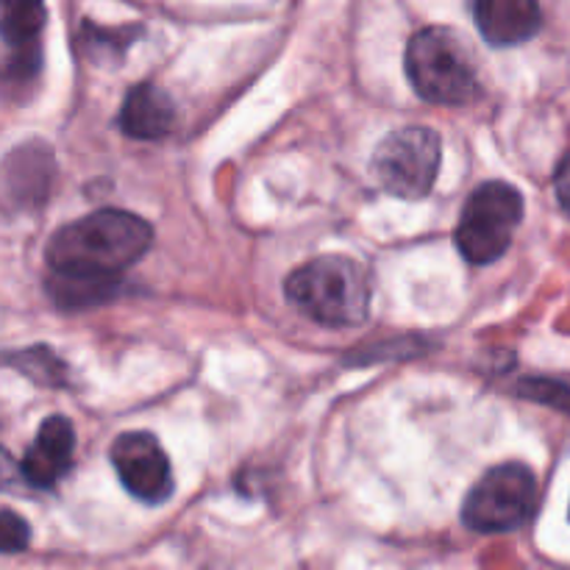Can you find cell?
I'll return each mask as SVG.
<instances>
[{"instance_id":"1","label":"cell","mask_w":570,"mask_h":570,"mask_svg":"<svg viewBox=\"0 0 570 570\" xmlns=\"http://www.w3.org/2000/svg\"><path fill=\"white\" fill-rule=\"evenodd\" d=\"M154 245L148 220L122 209H100L56 228L45 248L53 276L120 282Z\"/></svg>"},{"instance_id":"2","label":"cell","mask_w":570,"mask_h":570,"mask_svg":"<svg viewBox=\"0 0 570 570\" xmlns=\"http://www.w3.org/2000/svg\"><path fill=\"white\" fill-rule=\"evenodd\" d=\"M287 298L321 326H360L371 312V282L348 256H317L284 282Z\"/></svg>"},{"instance_id":"3","label":"cell","mask_w":570,"mask_h":570,"mask_svg":"<svg viewBox=\"0 0 570 570\" xmlns=\"http://www.w3.org/2000/svg\"><path fill=\"white\" fill-rule=\"evenodd\" d=\"M406 76L423 100L438 106L471 104L479 92L471 50L445 26H429L410 39Z\"/></svg>"},{"instance_id":"4","label":"cell","mask_w":570,"mask_h":570,"mask_svg":"<svg viewBox=\"0 0 570 570\" xmlns=\"http://www.w3.org/2000/svg\"><path fill=\"white\" fill-rule=\"evenodd\" d=\"M521 220L523 195L507 181H488L462 206L454 243L471 265H490L510 250Z\"/></svg>"},{"instance_id":"5","label":"cell","mask_w":570,"mask_h":570,"mask_svg":"<svg viewBox=\"0 0 570 570\" xmlns=\"http://www.w3.org/2000/svg\"><path fill=\"white\" fill-rule=\"evenodd\" d=\"M538 510V479L521 462L495 465L473 484L462 504V523L479 534H504L527 527Z\"/></svg>"},{"instance_id":"6","label":"cell","mask_w":570,"mask_h":570,"mask_svg":"<svg viewBox=\"0 0 570 570\" xmlns=\"http://www.w3.org/2000/svg\"><path fill=\"white\" fill-rule=\"evenodd\" d=\"M443 159V142L434 128L406 126L387 134L373 150L371 170L390 195L421 200L432 193Z\"/></svg>"},{"instance_id":"7","label":"cell","mask_w":570,"mask_h":570,"mask_svg":"<svg viewBox=\"0 0 570 570\" xmlns=\"http://www.w3.org/2000/svg\"><path fill=\"white\" fill-rule=\"evenodd\" d=\"M109 460L134 499L161 504L173 495L170 460L150 432H122L111 443Z\"/></svg>"},{"instance_id":"8","label":"cell","mask_w":570,"mask_h":570,"mask_svg":"<svg viewBox=\"0 0 570 570\" xmlns=\"http://www.w3.org/2000/svg\"><path fill=\"white\" fill-rule=\"evenodd\" d=\"M76 456V429L67 417L53 415L42 421L37 438L20 460V476L31 488L50 490L70 473Z\"/></svg>"},{"instance_id":"9","label":"cell","mask_w":570,"mask_h":570,"mask_svg":"<svg viewBox=\"0 0 570 570\" xmlns=\"http://www.w3.org/2000/svg\"><path fill=\"white\" fill-rule=\"evenodd\" d=\"M473 20L484 42L510 48L532 39L540 31L543 14L538 0H476Z\"/></svg>"},{"instance_id":"10","label":"cell","mask_w":570,"mask_h":570,"mask_svg":"<svg viewBox=\"0 0 570 570\" xmlns=\"http://www.w3.org/2000/svg\"><path fill=\"white\" fill-rule=\"evenodd\" d=\"M45 28L42 0H3V37L11 48L9 78H28L39 70V31Z\"/></svg>"},{"instance_id":"11","label":"cell","mask_w":570,"mask_h":570,"mask_svg":"<svg viewBox=\"0 0 570 570\" xmlns=\"http://www.w3.org/2000/svg\"><path fill=\"white\" fill-rule=\"evenodd\" d=\"M176 104L156 83H137L134 89H128L120 115H117L120 131L131 139H145V142L165 139L176 128Z\"/></svg>"},{"instance_id":"12","label":"cell","mask_w":570,"mask_h":570,"mask_svg":"<svg viewBox=\"0 0 570 570\" xmlns=\"http://www.w3.org/2000/svg\"><path fill=\"white\" fill-rule=\"evenodd\" d=\"M9 362L39 384H48V387H65L67 384V367L56 360L48 345H33L26 354L9 356Z\"/></svg>"},{"instance_id":"13","label":"cell","mask_w":570,"mask_h":570,"mask_svg":"<svg viewBox=\"0 0 570 570\" xmlns=\"http://www.w3.org/2000/svg\"><path fill=\"white\" fill-rule=\"evenodd\" d=\"M518 395L538 401V404H549L554 406V410L570 412V387L560 382H549V379H523V382L518 384Z\"/></svg>"},{"instance_id":"14","label":"cell","mask_w":570,"mask_h":570,"mask_svg":"<svg viewBox=\"0 0 570 570\" xmlns=\"http://www.w3.org/2000/svg\"><path fill=\"white\" fill-rule=\"evenodd\" d=\"M28 540H31L28 523L11 510L0 512V549L6 554H17V551H26Z\"/></svg>"},{"instance_id":"15","label":"cell","mask_w":570,"mask_h":570,"mask_svg":"<svg viewBox=\"0 0 570 570\" xmlns=\"http://www.w3.org/2000/svg\"><path fill=\"white\" fill-rule=\"evenodd\" d=\"M554 189H557V200H560V206L570 215V154L560 161V167H557Z\"/></svg>"}]
</instances>
